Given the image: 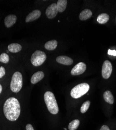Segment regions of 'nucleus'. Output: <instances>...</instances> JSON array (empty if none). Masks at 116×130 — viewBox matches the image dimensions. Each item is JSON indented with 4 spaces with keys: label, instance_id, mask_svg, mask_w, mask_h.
I'll return each mask as SVG.
<instances>
[{
    "label": "nucleus",
    "instance_id": "obj_21",
    "mask_svg": "<svg viewBox=\"0 0 116 130\" xmlns=\"http://www.w3.org/2000/svg\"><path fill=\"white\" fill-rule=\"evenodd\" d=\"M9 60V56L6 53H2L0 55V61L1 62L7 63L8 62Z\"/></svg>",
    "mask_w": 116,
    "mask_h": 130
},
{
    "label": "nucleus",
    "instance_id": "obj_26",
    "mask_svg": "<svg viewBox=\"0 0 116 130\" xmlns=\"http://www.w3.org/2000/svg\"><path fill=\"white\" fill-rule=\"evenodd\" d=\"M2 91V86L1 84H0V94L1 93Z\"/></svg>",
    "mask_w": 116,
    "mask_h": 130
},
{
    "label": "nucleus",
    "instance_id": "obj_18",
    "mask_svg": "<svg viewBox=\"0 0 116 130\" xmlns=\"http://www.w3.org/2000/svg\"><path fill=\"white\" fill-rule=\"evenodd\" d=\"M109 20V16L106 13H102L100 14L97 18V21L100 24H104L107 23Z\"/></svg>",
    "mask_w": 116,
    "mask_h": 130
},
{
    "label": "nucleus",
    "instance_id": "obj_17",
    "mask_svg": "<svg viewBox=\"0 0 116 130\" xmlns=\"http://www.w3.org/2000/svg\"><path fill=\"white\" fill-rule=\"evenodd\" d=\"M104 99L105 101L109 104H113L114 103L113 96L111 92L109 91H106L104 92Z\"/></svg>",
    "mask_w": 116,
    "mask_h": 130
},
{
    "label": "nucleus",
    "instance_id": "obj_15",
    "mask_svg": "<svg viewBox=\"0 0 116 130\" xmlns=\"http://www.w3.org/2000/svg\"><path fill=\"white\" fill-rule=\"evenodd\" d=\"M58 45V42L55 40H51L46 42L45 44V47L49 51H53L56 48Z\"/></svg>",
    "mask_w": 116,
    "mask_h": 130
},
{
    "label": "nucleus",
    "instance_id": "obj_25",
    "mask_svg": "<svg viewBox=\"0 0 116 130\" xmlns=\"http://www.w3.org/2000/svg\"><path fill=\"white\" fill-rule=\"evenodd\" d=\"M100 130H110V129L108 126H107L106 125H104L101 126Z\"/></svg>",
    "mask_w": 116,
    "mask_h": 130
},
{
    "label": "nucleus",
    "instance_id": "obj_23",
    "mask_svg": "<svg viewBox=\"0 0 116 130\" xmlns=\"http://www.w3.org/2000/svg\"><path fill=\"white\" fill-rule=\"evenodd\" d=\"M108 54L109 55H112L114 56H116V51L109 50L108 51Z\"/></svg>",
    "mask_w": 116,
    "mask_h": 130
},
{
    "label": "nucleus",
    "instance_id": "obj_6",
    "mask_svg": "<svg viewBox=\"0 0 116 130\" xmlns=\"http://www.w3.org/2000/svg\"><path fill=\"white\" fill-rule=\"evenodd\" d=\"M112 71V66L111 62L108 60L105 61L102 67V76L105 79L109 78Z\"/></svg>",
    "mask_w": 116,
    "mask_h": 130
},
{
    "label": "nucleus",
    "instance_id": "obj_11",
    "mask_svg": "<svg viewBox=\"0 0 116 130\" xmlns=\"http://www.w3.org/2000/svg\"><path fill=\"white\" fill-rule=\"evenodd\" d=\"M45 74L43 71H38L35 73L31 77L30 82L32 84H36L44 78Z\"/></svg>",
    "mask_w": 116,
    "mask_h": 130
},
{
    "label": "nucleus",
    "instance_id": "obj_10",
    "mask_svg": "<svg viewBox=\"0 0 116 130\" xmlns=\"http://www.w3.org/2000/svg\"><path fill=\"white\" fill-rule=\"evenodd\" d=\"M17 17L15 15H9L4 19V24L6 28H10L13 26L16 22Z\"/></svg>",
    "mask_w": 116,
    "mask_h": 130
},
{
    "label": "nucleus",
    "instance_id": "obj_7",
    "mask_svg": "<svg viewBox=\"0 0 116 130\" xmlns=\"http://www.w3.org/2000/svg\"><path fill=\"white\" fill-rule=\"evenodd\" d=\"M86 69V66L85 63L81 62L76 64L71 71V74L73 75H80L83 73Z\"/></svg>",
    "mask_w": 116,
    "mask_h": 130
},
{
    "label": "nucleus",
    "instance_id": "obj_4",
    "mask_svg": "<svg viewBox=\"0 0 116 130\" xmlns=\"http://www.w3.org/2000/svg\"><path fill=\"white\" fill-rule=\"evenodd\" d=\"M90 88L88 84L82 83L76 85L71 91V96L73 99H79L88 92Z\"/></svg>",
    "mask_w": 116,
    "mask_h": 130
},
{
    "label": "nucleus",
    "instance_id": "obj_2",
    "mask_svg": "<svg viewBox=\"0 0 116 130\" xmlns=\"http://www.w3.org/2000/svg\"><path fill=\"white\" fill-rule=\"evenodd\" d=\"M44 100L49 111L53 115L57 114L59 107L54 93L50 91L46 92L44 95Z\"/></svg>",
    "mask_w": 116,
    "mask_h": 130
},
{
    "label": "nucleus",
    "instance_id": "obj_3",
    "mask_svg": "<svg viewBox=\"0 0 116 130\" xmlns=\"http://www.w3.org/2000/svg\"><path fill=\"white\" fill-rule=\"evenodd\" d=\"M23 86V76L20 72H15L12 76L10 82V88L14 93H18L22 89Z\"/></svg>",
    "mask_w": 116,
    "mask_h": 130
},
{
    "label": "nucleus",
    "instance_id": "obj_27",
    "mask_svg": "<svg viewBox=\"0 0 116 130\" xmlns=\"http://www.w3.org/2000/svg\"><path fill=\"white\" fill-rule=\"evenodd\" d=\"M64 129H65V130H67V128H64Z\"/></svg>",
    "mask_w": 116,
    "mask_h": 130
},
{
    "label": "nucleus",
    "instance_id": "obj_22",
    "mask_svg": "<svg viewBox=\"0 0 116 130\" xmlns=\"http://www.w3.org/2000/svg\"><path fill=\"white\" fill-rule=\"evenodd\" d=\"M5 74V69L4 67H0V78H2Z\"/></svg>",
    "mask_w": 116,
    "mask_h": 130
},
{
    "label": "nucleus",
    "instance_id": "obj_16",
    "mask_svg": "<svg viewBox=\"0 0 116 130\" xmlns=\"http://www.w3.org/2000/svg\"><path fill=\"white\" fill-rule=\"evenodd\" d=\"M68 1L67 0H59L57 3V7L59 12H63L66 10Z\"/></svg>",
    "mask_w": 116,
    "mask_h": 130
},
{
    "label": "nucleus",
    "instance_id": "obj_9",
    "mask_svg": "<svg viewBox=\"0 0 116 130\" xmlns=\"http://www.w3.org/2000/svg\"><path fill=\"white\" fill-rule=\"evenodd\" d=\"M41 16V12L39 10L36 9L30 13L26 18V22L29 23L33 21L40 17Z\"/></svg>",
    "mask_w": 116,
    "mask_h": 130
},
{
    "label": "nucleus",
    "instance_id": "obj_19",
    "mask_svg": "<svg viewBox=\"0 0 116 130\" xmlns=\"http://www.w3.org/2000/svg\"><path fill=\"white\" fill-rule=\"evenodd\" d=\"M80 122L78 119H75L71 121L69 125V130H76L79 126Z\"/></svg>",
    "mask_w": 116,
    "mask_h": 130
},
{
    "label": "nucleus",
    "instance_id": "obj_1",
    "mask_svg": "<svg viewBox=\"0 0 116 130\" xmlns=\"http://www.w3.org/2000/svg\"><path fill=\"white\" fill-rule=\"evenodd\" d=\"M3 112L9 121H15L17 120L20 113V106L18 100L15 97L8 99L4 104Z\"/></svg>",
    "mask_w": 116,
    "mask_h": 130
},
{
    "label": "nucleus",
    "instance_id": "obj_14",
    "mask_svg": "<svg viewBox=\"0 0 116 130\" xmlns=\"http://www.w3.org/2000/svg\"><path fill=\"white\" fill-rule=\"evenodd\" d=\"M22 49V46L18 43H11L8 46V50L10 52L16 53L20 52Z\"/></svg>",
    "mask_w": 116,
    "mask_h": 130
},
{
    "label": "nucleus",
    "instance_id": "obj_8",
    "mask_svg": "<svg viewBox=\"0 0 116 130\" xmlns=\"http://www.w3.org/2000/svg\"><path fill=\"white\" fill-rule=\"evenodd\" d=\"M58 12L57 4L52 3L47 7L46 10V14L49 19H52L57 16Z\"/></svg>",
    "mask_w": 116,
    "mask_h": 130
},
{
    "label": "nucleus",
    "instance_id": "obj_13",
    "mask_svg": "<svg viewBox=\"0 0 116 130\" xmlns=\"http://www.w3.org/2000/svg\"><path fill=\"white\" fill-rule=\"evenodd\" d=\"M92 16V12L89 9H85L83 10L80 13L79 18L81 20H86L90 18Z\"/></svg>",
    "mask_w": 116,
    "mask_h": 130
},
{
    "label": "nucleus",
    "instance_id": "obj_12",
    "mask_svg": "<svg viewBox=\"0 0 116 130\" xmlns=\"http://www.w3.org/2000/svg\"><path fill=\"white\" fill-rule=\"evenodd\" d=\"M56 60L58 63L64 65H71L73 62V60L72 58L66 56H58Z\"/></svg>",
    "mask_w": 116,
    "mask_h": 130
},
{
    "label": "nucleus",
    "instance_id": "obj_20",
    "mask_svg": "<svg viewBox=\"0 0 116 130\" xmlns=\"http://www.w3.org/2000/svg\"><path fill=\"white\" fill-rule=\"evenodd\" d=\"M90 104H91V102L89 101H86L85 102H84L82 104L81 108V113H85L88 110V108L89 107V106H90Z\"/></svg>",
    "mask_w": 116,
    "mask_h": 130
},
{
    "label": "nucleus",
    "instance_id": "obj_24",
    "mask_svg": "<svg viewBox=\"0 0 116 130\" xmlns=\"http://www.w3.org/2000/svg\"><path fill=\"white\" fill-rule=\"evenodd\" d=\"M26 130H34L33 126L30 124H27V125L26 126Z\"/></svg>",
    "mask_w": 116,
    "mask_h": 130
},
{
    "label": "nucleus",
    "instance_id": "obj_5",
    "mask_svg": "<svg viewBox=\"0 0 116 130\" xmlns=\"http://www.w3.org/2000/svg\"><path fill=\"white\" fill-rule=\"evenodd\" d=\"M47 56L45 52L40 51H36L31 57V62L34 66L38 67L43 64L46 60Z\"/></svg>",
    "mask_w": 116,
    "mask_h": 130
}]
</instances>
